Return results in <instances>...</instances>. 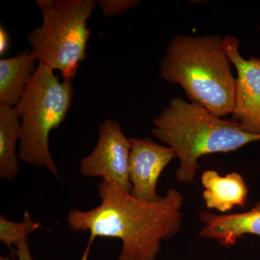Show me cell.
<instances>
[{
  "mask_svg": "<svg viewBox=\"0 0 260 260\" xmlns=\"http://www.w3.org/2000/svg\"><path fill=\"white\" fill-rule=\"evenodd\" d=\"M21 122L15 107L0 105V177L13 180L20 172L16 146Z\"/></svg>",
  "mask_w": 260,
  "mask_h": 260,
  "instance_id": "7c38bea8",
  "label": "cell"
},
{
  "mask_svg": "<svg viewBox=\"0 0 260 260\" xmlns=\"http://www.w3.org/2000/svg\"><path fill=\"white\" fill-rule=\"evenodd\" d=\"M42 25L29 32L30 53L39 64L59 70L64 80L75 78L86 57L90 30L88 20L96 3L93 0H37Z\"/></svg>",
  "mask_w": 260,
  "mask_h": 260,
  "instance_id": "5b68a950",
  "label": "cell"
},
{
  "mask_svg": "<svg viewBox=\"0 0 260 260\" xmlns=\"http://www.w3.org/2000/svg\"><path fill=\"white\" fill-rule=\"evenodd\" d=\"M229 61L224 38L178 35L168 45L160 75L179 84L190 102L221 118L232 114L235 103L237 79Z\"/></svg>",
  "mask_w": 260,
  "mask_h": 260,
  "instance_id": "7a4b0ae2",
  "label": "cell"
},
{
  "mask_svg": "<svg viewBox=\"0 0 260 260\" xmlns=\"http://www.w3.org/2000/svg\"><path fill=\"white\" fill-rule=\"evenodd\" d=\"M130 193L137 199L143 201H158L161 198L156 192L159 178L168 164L177 157L175 151L150 138H130Z\"/></svg>",
  "mask_w": 260,
  "mask_h": 260,
  "instance_id": "ba28073f",
  "label": "cell"
},
{
  "mask_svg": "<svg viewBox=\"0 0 260 260\" xmlns=\"http://www.w3.org/2000/svg\"><path fill=\"white\" fill-rule=\"evenodd\" d=\"M98 4L103 13L107 17H114L120 15L134 8L138 4L135 0H99Z\"/></svg>",
  "mask_w": 260,
  "mask_h": 260,
  "instance_id": "5bb4252c",
  "label": "cell"
},
{
  "mask_svg": "<svg viewBox=\"0 0 260 260\" xmlns=\"http://www.w3.org/2000/svg\"><path fill=\"white\" fill-rule=\"evenodd\" d=\"M9 44V36L5 29L1 26L0 28V54L1 55L4 54L8 51Z\"/></svg>",
  "mask_w": 260,
  "mask_h": 260,
  "instance_id": "2e32d148",
  "label": "cell"
},
{
  "mask_svg": "<svg viewBox=\"0 0 260 260\" xmlns=\"http://www.w3.org/2000/svg\"><path fill=\"white\" fill-rule=\"evenodd\" d=\"M98 190L101 203L96 208L72 210L67 217L73 232L90 233L80 260H88L98 238L120 239L122 247L116 260H156L162 241L180 231L184 198L174 188L155 202L137 199L115 183L104 180Z\"/></svg>",
  "mask_w": 260,
  "mask_h": 260,
  "instance_id": "6da1fadb",
  "label": "cell"
},
{
  "mask_svg": "<svg viewBox=\"0 0 260 260\" xmlns=\"http://www.w3.org/2000/svg\"><path fill=\"white\" fill-rule=\"evenodd\" d=\"M200 219L204 223L200 237L214 239L224 247H231L247 234L260 237V202L245 213L217 215L203 211Z\"/></svg>",
  "mask_w": 260,
  "mask_h": 260,
  "instance_id": "9c48e42d",
  "label": "cell"
},
{
  "mask_svg": "<svg viewBox=\"0 0 260 260\" xmlns=\"http://www.w3.org/2000/svg\"><path fill=\"white\" fill-rule=\"evenodd\" d=\"M237 38H224V49L237 70L232 121L244 131L260 135V59H245L239 54Z\"/></svg>",
  "mask_w": 260,
  "mask_h": 260,
  "instance_id": "52a82bcc",
  "label": "cell"
},
{
  "mask_svg": "<svg viewBox=\"0 0 260 260\" xmlns=\"http://www.w3.org/2000/svg\"><path fill=\"white\" fill-rule=\"evenodd\" d=\"M54 72L38 64L15 107L21 120L18 158L30 165L45 168L58 178L57 168L49 150V135L68 115L74 86L70 80L60 81Z\"/></svg>",
  "mask_w": 260,
  "mask_h": 260,
  "instance_id": "277c9868",
  "label": "cell"
},
{
  "mask_svg": "<svg viewBox=\"0 0 260 260\" xmlns=\"http://www.w3.org/2000/svg\"><path fill=\"white\" fill-rule=\"evenodd\" d=\"M205 205L209 209L226 213L234 208H244L249 189L242 175L232 172L220 176L216 171L207 170L201 177Z\"/></svg>",
  "mask_w": 260,
  "mask_h": 260,
  "instance_id": "30bf717a",
  "label": "cell"
},
{
  "mask_svg": "<svg viewBox=\"0 0 260 260\" xmlns=\"http://www.w3.org/2000/svg\"><path fill=\"white\" fill-rule=\"evenodd\" d=\"M37 62L30 51L0 60V105L18 104L37 69Z\"/></svg>",
  "mask_w": 260,
  "mask_h": 260,
  "instance_id": "8fae6325",
  "label": "cell"
},
{
  "mask_svg": "<svg viewBox=\"0 0 260 260\" xmlns=\"http://www.w3.org/2000/svg\"><path fill=\"white\" fill-rule=\"evenodd\" d=\"M15 254L16 256V259H11V258L1 256L0 260H34L31 252H30V247H29L28 239L23 240L17 246Z\"/></svg>",
  "mask_w": 260,
  "mask_h": 260,
  "instance_id": "9a60e30c",
  "label": "cell"
},
{
  "mask_svg": "<svg viewBox=\"0 0 260 260\" xmlns=\"http://www.w3.org/2000/svg\"><path fill=\"white\" fill-rule=\"evenodd\" d=\"M40 223L34 221L30 214L24 212L22 222H13L8 220L4 215H0V241L15 252L13 246L19 245L23 240L28 239L29 234L40 229Z\"/></svg>",
  "mask_w": 260,
  "mask_h": 260,
  "instance_id": "4fadbf2b",
  "label": "cell"
},
{
  "mask_svg": "<svg viewBox=\"0 0 260 260\" xmlns=\"http://www.w3.org/2000/svg\"><path fill=\"white\" fill-rule=\"evenodd\" d=\"M152 133L174 149L180 162L176 179L182 184L193 183L203 155L234 151L260 140V135L246 133L234 121L179 97L172 99L154 119Z\"/></svg>",
  "mask_w": 260,
  "mask_h": 260,
  "instance_id": "3957f363",
  "label": "cell"
},
{
  "mask_svg": "<svg viewBox=\"0 0 260 260\" xmlns=\"http://www.w3.org/2000/svg\"><path fill=\"white\" fill-rule=\"evenodd\" d=\"M132 143L120 124L107 119L99 128V140L91 153L81 160L80 172L84 177H100L131 191L129 160Z\"/></svg>",
  "mask_w": 260,
  "mask_h": 260,
  "instance_id": "8992f818",
  "label": "cell"
}]
</instances>
